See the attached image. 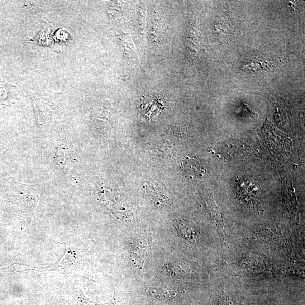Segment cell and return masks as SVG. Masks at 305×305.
Masks as SVG:
<instances>
[{
	"label": "cell",
	"instance_id": "1",
	"mask_svg": "<svg viewBox=\"0 0 305 305\" xmlns=\"http://www.w3.org/2000/svg\"><path fill=\"white\" fill-rule=\"evenodd\" d=\"M261 136L268 148L275 155H285L291 148L292 143L289 138L276 129L268 119L262 127Z\"/></svg>",
	"mask_w": 305,
	"mask_h": 305
},
{
	"label": "cell",
	"instance_id": "10",
	"mask_svg": "<svg viewBox=\"0 0 305 305\" xmlns=\"http://www.w3.org/2000/svg\"><path fill=\"white\" fill-rule=\"evenodd\" d=\"M244 107H245V108H246L247 112L249 113L250 115L252 118H256L259 117V114H257V113L252 112L249 107L247 106V105L244 104Z\"/></svg>",
	"mask_w": 305,
	"mask_h": 305
},
{
	"label": "cell",
	"instance_id": "8",
	"mask_svg": "<svg viewBox=\"0 0 305 305\" xmlns=\"http://www.w3.org/2000/svg\"><path fill=\"white\" fill-rule=\"evenodd\" d=\"M149 190L148 193L150 195V197L152 200L160 204H168V197L162 192L161 190L157 189L155 190L154 188H150Z\"/></svg>",
	"mask_w": 305,
	"mask_h": 305
},
{
	"label": "cell",
	"instance_id": "5",
	"mask_svg": "<svg viewBox=\"0 0 305 305\" xmlns=\"http://www.w3.org/2000/svg\"><path fill=\"white\" fill-rule=\"evenodd\" d=\"M131 256L138 265L143 266L147 250V243L144 240H137L131 243Z\"/></svg>",
	"mask_w": 305,
	"mask_h": 305
},
{
	"label": "cell",
	"instance_id": "7",
	"mask_svg": "<svg viewBox=\"0 0 305 305\" xmlns=\"http://www.w3.org/2000/svg\"><path fill=\"white\" fill-rule=\"evenodd\" d=\"M146 292L151 297L160 300V301H168L182 293V291L179 290H176V291H170V290L152 287L147 288Z\"/></svg>",
	"mask_w": 305,
	"mask_h": 305
},
{
	"label": "cell",
	"instance_id": "4",
	"mask_svg": "<svg viewBox=\"0 0 305 305\" xmlns=\"http://www.w3.org/2000/svg\"><path fill=\"white\" fill-rule=\"evenodd\" d=\"M182 170L184 174L190 178H202L206 170L199 162L193 157H188L182 165Z\"/></svg>",
	"mask_w": 305,
	"mask_h": 305
},
{
	"label": "cell",
	"instance_id": "9",
	"mask_svg": "<svg viewBox=\"0 0 305 305\" xmlns=\"http://www.w3.org/2000/svg\"><path fill=\"white\" fill-rule=\"evenodd\" d=\"M216 305H232V303L229 298L223 294L218 298Z\"/></svg>",
	"mask_w": 305,
	"mask_h": 305
},
{
	"label": "cell",
	"instance_id": "3",
	"mask_svg": "<svg viewBox=\"0 0 305 305\" xmlns=\"http://www.w3.org/2000/svg\"><path fill=\"white\" fill-rule=\"evenodd\" d=\"M174 227L179 235L185 240L193 241L198 239V232L193 223L187 221H175Z\"/></svg>",
	"mask_w": 305,
	"mask_h": 305
},
{
	"label": "cell",
	"instance_id": "2",
	"mask_svg": "<svg viewBox=\"0 0 305 305\" xmlns=\"http://www.w3.org/2000/svg\"><path fill=\"white\" fill-rule=\"evenodd\" d=\"M231 269L236 274L244 275H256L262 273L267 269L263 259L254 256H244L236 263L230 265Z\"/></svg>",
	"mask_w": 305,
	"mask_h": 305
},
{
	"label": "cell",
	"instance_id": "6",
	"mask_svg": "<svg viewBox=\"0 0 305 305\" xmlns=\"http://www.w3.org/2000/svg\"><path fill=\"white\" fill-rule=\"evenodd\" d=\"M165 268L168 273L176 278H187L190 274V270L188 266L178 262H168L165 265Z\"/></svg>",
	"mask_w": 305,
	"mask_h": 305
},
{
	"label": "cell",
	"instance_id": "11",
	"mask_svg": "<svg viewBox=\"0 0 305 305\" xmlns=\"http://www.w3.org/2000/svg\"><path fill=\"white\" fill-rule=\"evenodd\" d=\"M265 305H276V304L269 303V304H266Z\"/></svg>",
	"mask_w": 305,
	"mask_h": 305
}]
</instances>
